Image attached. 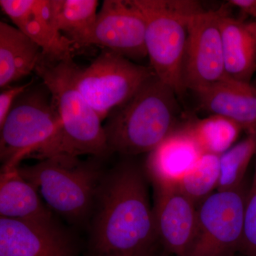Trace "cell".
Returning a JSON list of instances; mask_svg holds the SVG:
<instances>
[{"label":"cell","mask_w":256,"mask_h":256,"mask_svg":"<svg viewBox=\"0 0 256 256\" xmlns=\"http://www.w3.org/2000/svg\"><path fill=\"white\" fill-rule=\"evenodd\" d=\"M146 22V46L154 74L180 98L184 94L182 68L194 14L204 11L198 2L131 0Z\"/></svg>","instance_id":"8992f818"},{"label":"cell","mask_w":256,"mask_h":256,"mask_svg":"<svg viewBox=\"0 0 256 256\" xmlns=\"http://www.w3.org/2000/svg\"><path fill=\"white\" fill-rule=\"evenodd\" d=\"M18 169L50 210L73 224L84 222L94 210L104 175L95 162L65 154Z\"/></svg>","instance_id":"5b68a950"},{"label":"cell","mask_w":256,"mask_h":256,"mask_svg":"<svg viewBox=\"0 0 256 256\" xmlns=\"http://www.w3.org/2000/svg\"><path fill=\"white\" fill-rule=\"evenodd\" d=\"M144 168L124 160L102 176L92 220L94 255L151 256L158 242Z\"/></svg>","instance_id":"6da1fadb"},{"label":"cell","mask_w":256,"mask_h":256,"mask_svg":"<svg viewBox=\"0 0 256 256\" xmlns=\"http://www.w3.org/2000/svg\"><path fill=\"white\" fill-rule=\"evenodd\" d=\"M225 12L202 11L190 18L182 68L185 92H198L227 76L220 28Z\"/></svg>","instance_id":"9c48e42d"},{"label":"cell","mask_w":256,"mask_h":256,"mask_svg":"<svg viewBox=\"0 0 256 256\" xmlns=\"http://www.w3.org/2000/svg\"><path fill=\"white\" fill-rule=\"evenodd\" d=\"M247 192L216 191L197 206L194 234L186 256H237L244 234Z\"/></svg>","instance_id":"52a82bcc"},{"label":"cell","mask_w":256,"mask_h":256,"mask_svg":"<svg viewBox=\"0 0 256 256\" xmlns=\"http://www.w3.org/2000/svg\"><path fill=\"white\" fill-rule=\"evenodd\" d=\"M0 6L14 26L41 48L42 60L58 62L73 58V45L56 26L50 0H1Z\"/></svg>","instance_id":"7c38bea8"},{"label":"cell","mask_w":256,"mask_h":256,"mask_svg":"<svg viewBox=\"0 0 256 256\" xmlns=\"http://www.w3.org/2000/svg\"><path fill=\"white\" fill-rule=\"evenodd\" d=\"M169 256V254H166H166H165V255H162V256L156 255V252H154V254H153V255H152L151 256Z\"/></svg>","instance_id":"4316f807"},{"label":"cell","mask_w":256,"mask_h":256,"mask_svg":"<svg viewBox=\"0 0 256 256\" xmlns=\"http://www.w3.org/2000/svg\"><path fill=\"white\" fill-rule=\"evenodd\" d=\"M98 46L130 60L148 56L146 22L131 0H105L86 46Z\"/></svg>","instance_id":"30bf717a"},{"label":"cell","mask_w":256,"mask_h":256,"mask_svg":"<svg viewBox=\"0 0 256 256\" xmlns=\"http://www.w3.org/2000/svg\"><path fill=\"white\" fill-rule=\"evenodd\" d=\"M41 48L16 26L0 22V88L10 86L36 70Z\"/></svg>","instance_id":"ac0fdd59"},{"label":"cell","mask_w":256,"mask_h":256,"mask_svg":"<svg viewBox=\"0 0 256 256\" xmlns=\"http://www.w3.org/2000/svg\"><path fill=\"white\" fill-rule=\"evenodd\" d=\"M204 154L222 156L233 146L242 130L238 124L218 116L196 120L182 128Z\"/></svg>","instance_id":"ffe728a7"},{"label":"cell","mask_w":256,"mask_h":256,"mask_svg":"<svg viewBox=\"0 0 256 256\" xmlns=\"http://www.w3.org/2000/svg\"><path fill=\"white\" fill-rule=\"evenodd\" d=\"M98 4L97 0H50L56 26L74 48L86 46Z\"/></svg>","instance_id":"d6986e66"},{"label":"cell","mask_w":256,"mask_h":256,"mask_svg":"<svg viewBox=\"0 0 256 256\" xmlns=\"http://www.w3.org/2000/svg\"><path fill=\"white\" fill-rule=\"evenodd\" d=\"M153 208L158 242L173 256H186L196 222L197 206L176 186L154 188Z\"/></svg>","instance_id":"4fadbf2b"},{"label":"cell","mask_w":256,"mask_h":256,"mask_svg":"<svg viewBox=\"0 0 256 256\" xmlns=\"http://www.w3.org/2000/svg\"><path fill=\"white\" fill-rule=\"evenodd\" d=\"M225 70L228 78L250 82L256 70V22L224 13L220 20Z\"/></svg>","instance_id":"2e32d148"},{"label":"cell","mask_w":256,"mask_h":256,"mask_svg":"<svg viewBox=\"0 0 256 256\" xmlns=\"http://www.w3.org/2000/svg\"><path fill=\"white\" fill-rule=\"evenodd\" d=\"M178 96L154 74L106 120L110 152L126 156L149 153L178 129Z\"/></svg>","instance_id":"7a4b0ae2"},{"label":"cell","mask_w":256,"mask_h":256,"mask_svg":"<svg viewBox=\"0 0 256 256\" xmlns=\"http://www.w3.org/2000/svg\"><path fill=\"white\" fill-rule=\"evenodd\" d=\"M256 154V133H252L220 156V178L216 191L242 186L248 165Z\"/></svg>","instance_id":"7402d4cb"},{"label":"cell","mask_w":256,"mask_h":256,"mask_svg":"<svg viewBox=\"0 0 256 256\" xmlns=\"http://www.w3.org/2000/svg\"><path fill=\"white\" fill-rule=\"evenodd\" d=\"M202 154L191 136L178 128L148 153L143 168L154 188L178 186Z\"/></svg>","instance_id":"9a60e30c"},{"label":"cell","mask_w":256,"mask_h":256,"mask_svg":"<svg viewBox=\"0 0 256 256\" xmlns=\"http://www.w3.org/2000/svg\"><path fill=\"white\" fill-rule=\"evenodd\" d=\"M240 254L245 256H256V154L254 178L246 198Z\"/></svg>","instance_id":"603a6c76"},{"label":"cell","mask_w":256,"mask_h":256,"mask_svg":"<svg viewBox=\"0 0 256 256\" xmlns=\"http://www.w3.org/2000/svg\"></svg>","instance_id":"83f0119b"},{"label":"cell","mask_w":256,"mask_h":256,"mask_svg":"<svg viewBox=\"0 0 256 256\" xmlns=\"http://www.w3.org/2000/svg\"><path fill=\"white\" fill-rule=\"evenodd\" d=\"M220 178V156L204 154L176 186L198 206L217 190Z\"/></svg>","instance_id":"44dd1931"},{"label":"cell","mask_w":256,"mask_h":256,"mask_svg":"<svg viewBox=\"0 0 256 256\" xmlns=\"http://www.w3.org/2000/svg\"><path fill=\"white\" fill-rule=\"evenodd\" d=\"M0 216L28 222L54 220L52 210L43 203L36 188L20 174L18 168L2 171Z\"/></svg>","instance_id":"e0dca14e"},{"label":"cell","mask_w":256,"mask_h":256,"mask_svg":"<svg viewBox=\"0 0 256 256\" xmlns=\"http://www.w3.org/2000/svg\"><path fill=\"white\" fill-rule=\"evenodd\" d=\"M78 69L73 58L58 62L42 60L35 72L50 92L62 120L60 154L104 158L110 151L102 121L77 86Z\"/></svg>","instance_id":"3957f363"},{"label":"cell","mask_w":256,"mask_h":256,"mask_svg":"<svg viewBox=\"0 0 256 256\" xmlns=\"http://www.w3.org/2000/svg\"><path fill=\"white\" fill-rule=\"evenodd\" d=\"M0 130L2 171L18 168L26 158L60 156L62 120L44 84L18 98Z\"/></svg>","instance_id":"277c9868"},{"label":"cell","mask_w":256,"mask_h":256,"mask_svg":"<svg viewBox=\"0 0 256 256\" xmlns=\"http://www.w3.org/2000/svg\"><path fill=\"white\" fill-rule=\"evenodd\" d=\"M32 84V82L3 89L0 94V127L4 124L18 98L30 88Z\"/></svg>","instance_id":"cb8c5ba5"},{"label":"cell","mask_w":256,"mask_h":256,"mask_svg":"<svg viewBox=\"0 0 256 256\" xmlns=\"http://www.w3.org/2000/svg\"><path fill=\"white\" fill-rule=\"evenodd\" d=\"M92 256H126L124 255H118V254H96Z\"/></svg>","instance_id":"484cf974"},{"label":"cell","mask_w":256,"mask_h":256,"mask_svg":"<svg viewBox=\"0 0 256 256\" xmlns=\"http://www.w3.org/2000/svg\"><path fill=\"white\" fill-rule=\"evenodd\" d=\"M202 110L230 120L248 134L256 133V88L228 76L195 92Z\"/></svg>","instance_id":"5bb4252c"},{"label":"cell","mask_w":256,"mask_h":256,"mask_svg":"<svg viewBox=\"0 0 256 256\" xmlns=\"http://www.w3.org/2000/svg\"><path fill=\"white\" fill-rule=\"evenodd\" d=\"M228 3L256 20V0H230Z\"/></svg>","instance_id":"d4e9b609"},{"label":"cell","mask_w":256,"mask_h":256,"mask_svg":"<svg viewBox=\"0 0 256 256\" xmlns=\"http://www.w3.org/2000/svg\"><path fill=\"white\" fill-rule=\"evenodd\" d=\"M151 67L104 50L86 67H79L76 84L86 100L104 121L131 98L154 75Z\"/></svg>","instance_id":"ba28073f"},{"label":"cell","mask_w":256,"mask_h":256,"mask_svg":"<svg viewBox=\"0 0 256 256\" xmlns=\"http://www.w3.org/2000/svg\"><path fill=\"white\" fill-rule=\"evenodd\" d=\"M0 256H76L72 237L56 223L0 218Z\"/></svg>","instance_id":"8fae6325"}]
</instances>
